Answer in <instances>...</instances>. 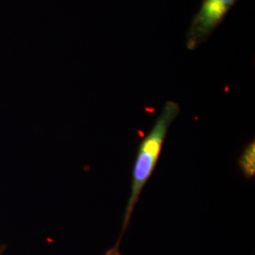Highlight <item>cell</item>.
I'll use <instances>...</instances> for the list:
<instances>
[{
  "instance_id": "277c9868",
  "label": "cell",
  "mask_w": 255,
  "mask_h": 255,
  "mask_svg": "<svg viewBox=\"0 0 255 255\" xmlns=\"http://www.w3.org/2000/svg\"><path fill=\"white\" fill-rule=\"evenodd\" d=\"M6 251V245H0V255H5Z\"/></svg>"
},
{
  "instance_id": "7a4b0ae2",
  "label": "cell",
  "mask_w": 255,
  "mask_h": 255,
  "mask_svg": "<svg viewBox=\"0 0 255 255\" xmlns=\"http://www.w3.org/2000/svg\"><path fill=\"white\" fill-rule=\"evenodd\" d=\"M238 0H202L186 33L185 46L193 51L205 43Z\"/></svg>"
},
{
  "instance_id": "3957f363",
  "label": "cell",
  "mask_w": 255,
  "mask_h": 255,
  "mask_svg": "<svg viewBox=\"0 0 255 255\" xmlns=\"http://www.w3.org/2000/svg\"><path fill=\"white\" fill-rule=\"evenodd\" d=\"M238 165L247 179L255 176V140L250 142L238 159Z\"/></svg>"
},
{
  "instance_id": "6da1fadb",
  "label": "cell",
  "mask_w": 255,
  "mask_h": 255,
  "mask_svg": "<svg viewBox=\"0 0 255 255\" xmlns=\"http://www.w3.org/2000/svg\"><path fill=\"white\" fill-rule=\"evenodd\" d=\"M181 112V106L178 102L173 101H166L162 108V111L155 121L153 127L149 132L144 137L138 146L135 162L132 169V180L130 195L128 200L127 206L124 213L123 224L121 233L115 244L103 255H121L120 254V242L130 223L133 210L136 206L137 202L141 192L143 191L146 182L154 171L156 164L159 161L160 155L163 149L164 140L168 129L173 123L174 120L178 118Z\"/></svg>"
}]
</instances>
